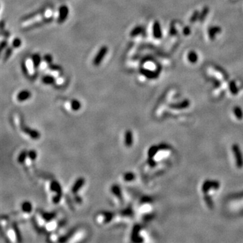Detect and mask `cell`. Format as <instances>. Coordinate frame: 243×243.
<instances>
[{"instance_id":"1","label":"cell","mask_w":243,"mask_h":243,"mask_svg":"<svg viewBox=\"0 0 243 243\" xmlns=\"http://www.w3.org/2000/svg\"><path fill=\"white\" fill-rule=\"evenodd\" d=\"M49 191L52 193V200L53 204L57 205L60 203L62 198V189L60 184L56 180L49 183Z\"/></svg>"},{"instance_id":"2","label":"cell","mask_w":243,"mask_h":243,"mask_svg":"<svg viewBox=\"0 0 243 243\" xmlns=\"http://www.w3.org/2000/svg\"><path fill=\"white\" fill-rule=\"evenodd\" d=\"M108 47L106 46H103L100 47V49H99L97 54H96L94 59H93V63L95 66H100L101 62H103L107 52H108Z\"/></svg>"},{"instance_id":"3","label":"cell","mask_w":243,"mask_h":243,"mask_svg":"<svg viewBox=\"0 0 243 243\" xmlns=\"http://www.w3.org/2000/svg\"><path fill=\"white\" fill-rule=\"evenodd\" d=\"M114 215L110 211H103L97 216V222L100 224H107L112 221Z\"/></svg>"},{"instance_id":"4","label":"cell","mask_w":243,"mask_h":243,"mask_svg":"<svg viewBox=\"0 0 243 243\" xmlns=\"http://www.w3.org/2000/svg\"><path fill=\"white\" fill-rule=\"evenodd\" d=\"M69 15V8L66 5H62L59 8V14L57 21L59 24H63L68 19Z\"/></svg>"},{"instance_id":"5","label":"cell","mask_w":243,"mask_h":243,"mask_svg":"<svg viewBox=\"0 0 243 243\" xmlns=\"http://www.w3.org/2000/svg\"><path fill=\"white\" fill-rule=\"evenodd\" d=\"M84 184H85V180H84V178H78V179H76V181L74 182V185L72 186V193L74 194H77V193L80 191L82 188L83 187Z\"/></svg>"},{"instance_id":"6","label":"cell","mask_w":243,"mask_h":243,"mask_svg":"<svg viewBox=\"0 0 243 243\" xmlns=\"http://www.w3.org/2000/svg\"><path fill=\"white\" fill-rule=\"evenodd\" d=\"M53 18L52 17H50V18H46L43 20H42V21H39L38 22H36V23H33L32 24L29 25V27L26 28V30H32V29H36V28H39L41 27H43V25H46L48 23H50V22H52L53 21Z\"/></svg>"},{"instance_id":"7","label":"cell","mask_w":243,"mask_h":243,"mask_svg":"<svg viewBox=\"0 0 243 243\" xmlns=\"http://www.w3.org/2000/svg\"><path fill=\"white\" fill-rule=\"evenodd\" d=\"M31 95H32V94H31L30 91H29V90L24 89L17 94L16 99L19 102H24V101H26L30 99Z\"/></svg>"},{"instance_id":"8","label":"cell","mask_w":243,"mask_h":243,"mask_svg":"<svg viewBox=\"0 0 243 243\" xmlns=\"http://www.w3.org/2000/svg\"><path fill=\"white\" fill-rule=\"evenodd\" d=\"M110 190H111V193L113 194V195H114L115 197H116L118 199V200H120V201H122L123 194H122V189L120 186H118L117 185H113L111 186Z\"/></svg>"},{"instance_id":"9","label":"cell","mask_w":243,"mask_h":243,"mask_svg":"<svg viewBox=\"0 0 243 243\" xmlns=\"http://www.w3.org/2000/svg\"><path fill=\"white\" fill-rule=\"evenodd\" d=\"M124 143L126 147H131L133 144V134L131 131H126L124 137Z\"/></svg>"},{"instance_id":"10","label":"cell","mask_w":243,"mask_h":243,"mask_svg":"<svg viewBox=\"0 0 243 243\" xmlns=\"http://www.w3.org/2000/svg\"><path fill=\"white\" fill-rule=\"evenodd\" d=\"M55 217V213L53 212H43L39 216V219H41V221L43 223L46 222V224L48 222L54 220Z\"/></svg>"},{"instance_id":"11","label":"cell","mask_w":243,"mask_h":243,"mask_svg":"<svg viewBox=\"0 0 243 243\" xmlns=\"http://www.w3.org/2000/svg\"><path fill=\"white\" fill-rule=\"evenodd\" d=\"M21 211L25 214L29 215L30 213H32V211L33 210V207L32 203L30 201H24L21 203Z\"/></svg>"},{"instance_id":"12","label":"cell","mask_w":243,"mask_h":243,"mask_svg":"<svg viewBox=\"0 0 243 243\" xmlns=\"http://www.w3.org/2000/svg\"><path fill=\"white\" fill-rule=\"evenodd\" d=\"M17 162L20 164H24L28 162V151H22L17 157Z\"/></svg>"},{"instance_id":"13","label":"cell","mask_w":243,"mask_h":243,"mask_svg":"<svg viewBox=\"0 0 243 243\" xmlns=\"http://www.w3.org/2000/svg\"><path fill=\"white\" fill-rule=\"evenodd\" d=\"M32 62L33 64V66L35 68H38L40 66L42 61V58L39 53H35L32 55Z\"/></svg>"},{"instance_id":"14","label":"cell","mask_w":243,"mask_h":243,"mask_svg":"<svg viewBox=\"0 0 243 243\" xmlns=\"http://www.w3.org/2000/svg\"><path fill=\"white\" fill-rule=\"evenodd\" d=\"M41 81L43 84H46V85H51L55 83V78L54 76L52 75H45L41 78Z\"/></svg>"},{"instance_id":"15","label":"cell","mask_w":243,"mask_h":243,"mask_svg":"<svg viewBox=\"0 0 243 243\" xmlns=\"http://www.w3.org/2000/svg\"><path fill=\"white\" fill-rule=\"evenodd\" d=\"M153 36L155 38L160 39L162 37V30H161L160 24L157 21L155 22L153 24Z\"/></svg>"},{"instance_id":"16","label":"cell","mask_w":243,"mask_h":243,"mask_svg":"<svg viewBox=\"0 0 243 243\" xmlns=\"http://www.w3.org/2000/svg\"><path fill=\"white\" fill-rule=\"evenodd\" d=\"M44 12H45V9H39L38 10H36L35 12H31V13L29 14L24 16L23 18H22V21H28V20L32 19L33 18H34V17H35L36 16L41 14H43Z\"/></svg>"},{"instance_id":"17","label":"cell","mask_w":243,"mask_h":243,"mask_svg":"<svg viewBox=\"0 0 243 243\" xmlns=\"http://www.w3.org/2000/svg\"><path fill=\"white\" fill-rule=\"evenodd\" d=\"M70 107L73 112H78L81 109V103L78 99H72L70 103Z\"/></svg>"},{"instance_id":"18","label":"cell","mask_w":243,"mask_h":243,"mask_svg":"<svg viewBox=\"0 0 243 243\" xmlns=\"http://www.w3.org/2000/svg\"><path fill=\"white\" fill-rule=\"evenodd\" d=\"M122 179L124 181H125L126 182H132L135 179V175L132 173V172H126V173H124L123 174Z\"/></svg>"},{"instance_id":"19","label":"cell","mask_w":243,"mask_h":243,"mask_svg":"<svg viewBox=\"0 0 243 243\" xmlns=\"http://www.w3.org/2000/svg\"><path fill=\"white\" fill-rule=\"evenodd\" d=\"M37 158V153L35 150L31 149L30 151H28V162H34Z\"/></svg>"},{"instance_id":"20","label":"cell","mask_w":243,"mask_h":243,"mask_svg":"<svg viewBox=\"0 0 243 243\" xmlns=\"http://www.w3.org/2000/svg\"><path fill=\"white\" fill-rule=\"evenodd\" d=\"M142 31H143L142 27H137L134 28V29L131 30L130 35H131V36H132V37H134V36H137L138 35H140V34L142 33Z\"/></svg>"},{"instance_id":"21","label":"cell","mask_w":243,"mask_h":243,"mask_svg":"<svg viewBox=\"0 0 243 243\" xmlns=\"http://www.w3.org/2000/svg\"><path fill=\"white\" fill-rule=\"evenodd\" d=\"M188 60L190 61L192 63H195V62L197 61V55L195 52H191L188 53Z\"/></svg>"},{"instance_id":"22","label":"cell","mask_w":243,"mask_h":243,"mask_svg":"<svg viewBox=\"0 0 243 243\" xmlns=\"http://www.w3.org/2000/svg\"><path fill=\"white\" fill-rule=\"evenodd\" d=\"M49 69L52 70V71H61L62 70V67L60 66V65L58 64H49Z\"/></svg>"},{"instance_id":"23","label":"cell","mask_w":243,"mask_h":243,"mask_svg":"<svg viewBox=\"0 0 243 243\" xmlns=\"http://www.w3.org/2000/svg\"><path fill=\"white\" fill-rule=\"evenodd\" d=\"M12 47L6 48V49H5V52L4 58V61H7L8 59L10 58L11 55H12Z\"/></svg>"},{"instance_id":"24","label":"cell","mask_w":243,"mask_h":243,"mask_svg":"<svg viewBox=\"0 0 243 243\" xmlns=\"http://www.w3.org/2000/svg\"><path fill=\"white\" fill-rule=\"evenodd\" d=\"M55 227H56V224H55L54 220L51 221L46 224V228L47 229V230H49V231L53 230L55 228Z\"/></svg>"},{"instance_id":"25","label":"cell","mask_w":243,"mask_h":243,"mask_svg":"<svg viewBox=\"0 0 243 243\" xmlns=\"http://www.w3.org/2000/svg\"><path fill=\"white\" fill-rule=\"evenodd\" d=\"M43 60L46 62V63H47L48 64H52V62H53L52 55L51 54H49V53H46V55H44L43 57Z\"/></svg>"},{"instance_id":"26","label":"cell","mask_w":243,"mask_h":243,"mask_svg":"<svg viewBox=\"0 0 243 243\" xmlns=\"http://www.w3.org/2000/svg\"><path fill=\"white\" fill-rule=\"evenodd\" d=\"M22 45V41L21 39L16 38L12 41V47L14 48H18L21 46Z\"/></svg>"},{"instance_id":"27","label":"cell","mask_w":243,"mask_h":243,"mask_svg":"<svg viewBox=\"0 0 243 243\" xmlns=\"http://www.w3.org/2000/svg\"><path fill=\"white\" fill-rule=\"evenodd\" d=\"M142 73L145 75L147 77L149 78H153L155 77V75L154 74V72L148 71V70H143Z\"/></svg>"},{"instance_id":"28","label":"cell","mask_w":243,"mask_h":243,"mask_svg":"<svg viewBox=\"0 0 243 243\" xmlns=\"http://www.w3.org/2000/svg\"><path fill=\"white\" fill-rule=\"evenodd\" d=\"M21 69H22V71L23 72V74L25 76H29V70H28V68L26 63H25V62H22V64H21Z\"/></svg>"},{"instance_id":"29","label":"cell","mask_w":243,"mask_h":243,"mask_svg":"<svg viewBox=\"0 0 243 243\" xmlns=\"http://www.w3.org/2000/svg\"><path fill=\"white\" fill-rule=\"evenodd\" d=\"M8 41H5V40L2 41V43H1V49H2V51L4 50L5 49H6L7 47H8Z\"/></svg>"}]
</instances>
